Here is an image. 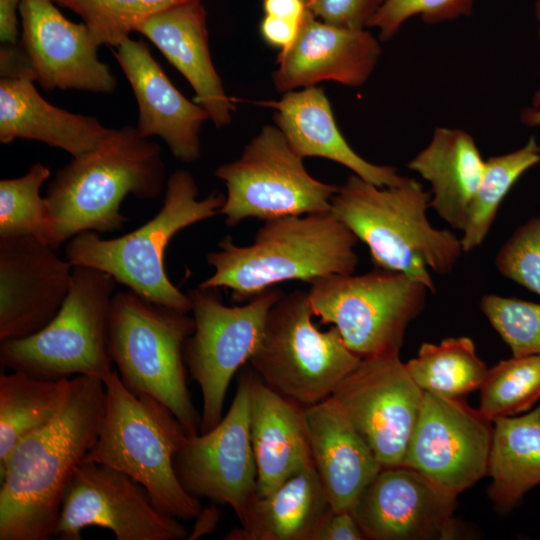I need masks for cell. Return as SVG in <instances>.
<instances>
[{
    "mask_svg": "<svg viewBox=\"0 0 540 540\" xmlns=\"http://www.w3.org/2000/svg\"><path fill=\"white\" fill-rule=\"evenodd\" d=\"M104 409V381L74 376L58 414L15 445L0 466V540L54 535L65 491L96 442Z\"/></svg>",
    "mask_w": 540,
    "mask_h": 540,
    "instance_id": "obj_1",
    "label": "cell"
},
{
    "mask_svg": "<svg viewBox=\"0 0 540 540\" xmlns=\"http://www.w3.org/2000/svg\"><path fill=\"white\" fill-rule=\"evenodd\" d=\"M160 146L126 125L55 174L46 191L49 245L57 250L84 231L120 230L128 219L120 207L128 195L152 200L166 187Z\"/></svg>",
    "mask_w": 540,
    "mask_h": 540,
    "instance_id": "obj_2",
    "label": "cell"
},
{
    "mask_svg": "<svg viewBox=\"0 0 540 540\" xmlns=\"http://www.w3.org/2000/svg\"><path fill=\"white\" fill-rule=\"evenodd\" d=\"M357 237L331 211L265 220L250 245L225 236L208 253L214 273L199 285L226 288L243 304L280 282L354 274Z\"/></svg>",
    "mask_w": 540,
    "mask_h": 540,
    "instance_id": "obj_3",
    "label": "cell"
},
{
    "mask_svg": "<svg viewBox=\"0 0 540 540\" xmlns=\"http://www.w3.org/2000/svg\"><path fill=\"white\" fill-rule=\"evenodd\" d=\"M430 200L431 193L413 178L379 187L351 174L337 186L330 211L366 244L376 268L403 273L434 292L428 268L449 274L464 252L451 230L429 222Z\"/></svg>",
    "mask_w": 540,
    "mask_h": 540,
    "instance_id": "obj_4",
    "label": "cell"
},
{
    "mask_svg": "<svg viewBox=\"0 0 540 540\" xmlns=\"http://www.w3.org/2000/svg\"><path fill=\"white\" fill-rule=\"evenodd\" d=\"M198 192L189 171L175 170L167 179L162 207L152 219L113 239H103L94 231L81 232L67 242L65 258L73 266L108 273L148 301L189 313L190 299L170 281L164 256L179 231L220 214L225 195L213 191L198 199Z\"/></svg>",
    "mask_w": 540,
    "mask_h": 540,
    "instance_id": "obj_5",
    "label": "cell"
},
{
    "mask_svg": "<svg viewBox=\"0 0 540 540\" xmlns=\"http://www.w3.org/2000/svg\"><path fill=\"white\" fill-rule=\"evenodd\" d=\"M105 409L95 444L83 462L101 463L141 483L154 504L179 520L196 519L203 507L176 475L173 456L186 430L156 399L130 390L113 370L104 380Z\"/></svg>",
    "mask_w": 540,
    "mask_h": 540,
    "instance_id": "obj_6",
    "label": "cell"
},
{
    "mask_svg": "<svg viewBox=\"0 0 540 540\" xmlns=\"http://www.w3.org/2000/svg\"><path fill=\"white\" fill-rule=\"evenodd\" d=\"M194 327L188 313L132 291H118L113 297L109 352L120 379L133 392L165 405L190 435L200 433L201 424L187 386L184 361V345Z\"/></svg>",
    "mask_w": 540,
    "mask_h": 540,
    "instance_id": "obj_7",
    "label": "cell"
},
{
    "mask_svg": "<svg viewBox=\"0 0 540 540\" xmlns=\"http://www.w3.org/2000/svg\"><path fill=\"white\" fill-rule=\"evenodd\" d=\"M116 283L99 269L73 266L56 316L29 337L0 341L1 364L47 379L84 375L104 380L113 371L109 323Z\"/></svg>",
    "mask_w": 540,
    "mask_h": 540,
    "instance_id": "obj_8",
    "label": "cell"
},
{
    "mask_svg": "<svg viewBox=\"0 0 540 540\" xmlns=\"http://www.w3.org/2000/svg\"><path fill=\"white\" fill-rule=\"evenodd\" d=\"M313 317L307 292L282 294L249 360L267 386L303 407L329 398L362 359L336 327L320 331Z\"/></svg>",
    "mask_w": 540,
    "mask_h": 540,
    "instance_id": "obj_9",
    "label": "cell"
},
{
    "mask_svg": "<svg viewBox=\"0 0 540 540\" xmlns=\"http://www.w3.org/2000/svg\"><path fill=\"white\" fill-rule=\"evenodd\" d=\"M428 291L403 273L375 267L361 275L321 277L307 293L314 317L336 327L346 346L367 358L400 353Z\"/></svg>",
    "mask_w": 540,
    "mask_h": 540,
    "instance_id": "obj_10",
    "label": "cell"
},
{
    "mask_svg": "<svg viewBox=\"0 0 540 540\" xmlns=\"http://www.w3.org/2000/svg\"><path fill=\"white\" fill-rule=\"evenodd\" d=\"M215 176L227 190L220 214L228 226L247 218L265 221L330 211L337 189L309 174L275 124L263 126L239 158L219 165Z\"/></svg>",
    "mask_w": 540,
    "mask_h": 540,
    "instance_id": "obj_11",
    "label": "cell"
},
{
    "mask_svg": "<svg viewBox=\"0 0 540 540\" xmlns=\"http://www.w3.org/2000/svg\"><path fill=\"white\" fill-rule=\"evenodd\" d=\"M217 287L188 291L194 331L184 345V361L202 396L200 433L216 426L235 373L256 350L271 307L282 296L276 286L236 306H226Z\"/></svg>",
    "mask_w": 540,
    "mask_h": 540,
    "instance_id": "obj_12",
    "label": "cell"
},
{
    "mask_svg": "<svg viewBox=\"0 0 540 540\" xmlns=\"http://www.w3.org/2000/svg\"><path fill=\"white\" fill-rule=\"evenodd\" d=\"M250 405L251 371H246L220 422L204 433L183 432L173 456L178 480L191 496L230 506L239 521L257 486Z\"/></svg>",
    "mask_w": 540,
    "mask_h": 540,
    "instance_id": "obj_13",
    "label": "cell"
},
{
    "mask_svg": "<svg viewBox=\"0 0 540 540\" xmlns=\"http://www.w3.org/2000/svg\"><path fill=\"white\" fill-rule=\"evenodd\" d=\"M88 527L111 530L117 540H182L178 518L163 513L147 489L126 473L96 462H82L62 500L54 535L81 540Z\"/></svg>",
    "mask_w": 540,
    "mask_h": 540,
    "instance_id": "obj_14",
    "label": "cell"
},
{
    "mask_svg": "<svg viewBox=\"0 0 540 540\" xmlns=\"http://www.w3.org/2000/svg\"><path fill=\"white\" fill-rule=\"evenodd\" d=\"M331 397L382 467L402 465L424 392L399 354L362 358Z\"/></svg>",
    "mask_w": 540,
    "mask_h": 540,
    "instance_id": "obj_15",
    "label": "cell"
},
{
    "mask_svg": "<svg viewBox=\"0 0 540 540\" xmlns=\"http://www.w3.org/2000/svg\"><path fill=\"white\" fill-rule=\"evenodd\" d=\"M493 421L463 398L424 392L403 466L458 496L487 475Z\"/></svg>",
    "mask_w": 540,
    "mask_h": 540,
    "instance_id": "obj_16",
    "label": "cell"
},
{
    "mask_svg": "<svg viewBox=\"0 0 540 540\" xmlns=\"http://www.w3.org/2000/svg\"><path fill=\"white\" fill-rule=\"evenodd\" d=\"M457 496L403 465L382 467L351 508L365 539L449 540L459 535Z\"/></svg>",
    "mask_w": 540,
    "mask_h": 540,
    "instance_id": "obj_17",
    "label": "cell"
},
{
    "mask_svg": "<svg viewBox=\"0 0 540 540\" xmlns=\"http://www.w3.org/2000/svg\"><path fill=\"white\" fill-rule=\"evenodd\" d=\"M20 42L45 90L110 94L117 79L98 59L100 44L85 23L67 19L53 0H21Z\"/></svg>",
    "mask_w": 540,
    "mask_h": 540,
    "instance_id": "obj_18",
    "label": "cell"
},
{
    "mask_svg": "<svg viewBox=\"0 0 540 540\" xmlns=\"http://www.w3.org/2000/svg\"><path fill=\"white\" fill-rule=\"evenodd\" d=\"M73 265L32 235L0 237V341L29 337L62 307Z\"/></svg>",
    "mask_w": 540,
    "mask_h": 540,
    "instance_id": "obj_19",
    "label": "cell"
},
{
    "mask_svg": "<svg viewBox=\"0 0 540 540\" xmlns=\"http://www.w3.org/2000/svg\"><path fill=\"white\" fill-rule=\"evenodd\" d=\"M380 54L379 42L367 28L335 26L307 9L296 39L277 56L273 84L282 94L323 81L358 87L367 82Z\"/></svg>",
    "mask_w": 540,
    "mask_h": 540,
    "instance_id": "obj_20",
    "label": "cell"
},
{
    "mask_svg": "<svg viewBox=\"0 0 540 540\" xmlns=\"http://www.w3.org/2000/svg\"><path fill=\"white\" fill-rule=\"evenodd\" d=\"M113 52L138 105L135 126L145 138L160 137L171 154L185 163L201 155L200 132L207 111L188 100L169 80L143 39L124 40Z\"/></svg>",
    "mask_w": 540,
    "mask_h": 540,
    "instance_id": "obj_21",
    "label": "cell"
},
{
    "mask_svg": "<svg viewBox=\"0 0 540 540\" xmlns=\"http://www.w3.org/2000/svg\"><path fill=\"white\" fill-rule=\"evenodd\" d=\"M136 32L148 38L185 77L194 90V102L207 111L215 127L231 123L235 105L211 58L203 0L169 8L148 19Z\"/></svg>",
    "mask_w": 540,
    "mask_h": 540,
    "instance_id": "obj_22",
    "label": "cell"
},
{
    "mask_svg": "<svg viewBox=\"0 0 540 540\" xmlns=\"http://www.w3.org/2000/svg\"><path fill=\"white\" fill-rule=\"evenodd\" d=\"M313 465L333 510H351L382 469L374 453L330 396L304 407Z\"/></svg>",
    "mask_w": 540,
    "mask_h": 540,
    "instance_id": "obj_23",
    "label": "cell"
},
{
    "mask_svg": "<svg viewBox=\"0 0 540 540\" xmlns=\"http://www.w3.org/2000/svg\"><path fill=\"white\" fill-rule=\"evenodd\" d=\"M250 435L259 496L271 493L313 465L304 407L272 390L254 371H251Z\"/></svg>",
    "mask_w": 540,
    "mask_h": 540,
    "instance_id": "obj_24",
    "label": "cell"
},
{
    "mask_svg": "<svg viewBox=\"0 0 540 540\" xmlns=\"http://www.w3.org/2000/svg\"><path fill=\"white\" fill-rule=\"evenodd\" d=\"M265 104L275 110V125L303 159L319 157L334 161L379 187H392L403 181L404 177L394 167L373 164L353 150L339 130L322 88L289 91L278 101Z\"/></svg>",
    "mask_w": 540,
    "mask_h": 540,
    "instance_id": "obj_25",
    "label": "cell"
},
{
    "mask_svg": "<svg viewBox=\"0 0 540 540\" xmlns=\"http://www.w3.org/2000/svg\"><path fill=\"white\" fill-rule=\"evenodd\" d=\"M94 116L72 113L46 101L29 79L0 80V142H43L73 158L92 150L109 132Z\"/></svg>",
    "mask_w": 540,
    "mask_h": 540,
    "instance_id": "obj_26",
    "label": "cell"
},
{
    "mask_svg": "<svg viewBox=\"0 0 540 540\" xmlns=\"http://www.w3.org/2000/svg\"><path fill=\"white\" fill-rule=\"evenodd\" d=\"M408 168L431 185L430 207L451 228L462 231L485 169L473 137L461 129L437 128Z\"/></svg>",
    "mask_w": 540,
    "mask_h": 540,
    "instance_id": "obj_27",
    "label": "cell"
},
{
    "mask_svg": "<svg viewBox=\"0 0 540 540\" xmlns=\"http://www.w3.org/2000/svg\"><path fill=\"white\" fill-rule=\"evenodd\" d=\"M314 465L298 472L271 493L255 495L241 518L240 527L225 540H310L331 509Z\"/></svg>",
    "mask_w": 540,
    "mask_h": 540,
    "instance_id": "obj_28",
    "label": "cell"
},
{
    "mask_svg": "<svg viewBox=\"0 0 540 540\" xmlns=\"http://www.w3.org/2000/svg\"><path fill=\"white\" fill-rule=\"evenodd\" d=\"M487 476L488 496L503 514L540 484V404L524 415L493 420Z\"/></svg>",
    "mask_w": 540,
    "mask_h": 540,
    "instance_id": "obj_29",
    "label": "cell"
},
{
    "mask_svg": "<svg viewBox=\"0 0 540 540\" xmlns=\"http://www.w3.org/2000/svg\"><path fill=\"white\" fill-rule=\"evenodd\" d=\"M69 386L70 378L47 379L23 371L0 376V466L22 438L58 414Z\"/></svg>",
    "mask_w": 540,
    "mask_h": 540,
    "instance_id": "obj_30",
    "label": "cell"
},
{
    "mask_svg": "<svg viewBox=\"0 0 540 540\" xmlns=\"http://www.w3.org/2000/svg\"><path fill=\"white\" fill-rule=\"evenodd\" d=\"M406 367L423 392L448 398H463L479 389L488 371L473 340L466 336L422 343Z\"/></svg>",
    "mask_w": 540,
    "mask_h": 540,
    "instance_id": "obj_31",
    "label": "cell"
},
{
    "mask_svg": "<svg viewBox=\"0 0 540 540\" xmlns=\"http://www.w3.org/2000/svg\"><path fill=\"white\" fill-rule=\"evenodd\" d=\"M539 162L540 146L533 136L523 147L485 161L484 173L469 206L460 238L464 253L483 243L507 193L528 169Z\"/></svg>",
    "mask_w": 540,
    "mask_h": 540,
    "instance_id": "obj_32",
    "label": "cell"
},
{
    "mask_svg": "<svg viewBox=\"0 0 540 540\" xmlns=\"http://www.w3.org/2000/svg\"><path fill=\"white\" fill-rule=\"evenodd\" d=\"M479 410L490 420L529 411L540 400V355L512 356L488 369Z\"/></svg>",
    "mask_w": 540,
    "mask_h": 540,
    "instance_id": "obj_33",
    "label": "cell"
},
{
    "mask_svg": "<svg viewBox=\"0 0 540 540\" xmlns=\"http://www.w3.org/2000/svg\"><path fill=\"white\" fill-rule=\"evenodd\" d=\"M50 175L36 162L21 177L0 181V237L32 235L49 244L48 206L40 189Z\"/></svg>",
    "mask_w": 540,
    "mask_h": 540,
    "instance_id": "obj_34",
    "label": "cell"
},
{
    "mask_svg": "<svg viewBox=\"0 0 540 540\" xmlns=\"http://www.w3.org/2000/svg\"><path fill=\"white\" fill-rule=\"evenodd\" d=\"M77 14L96 40L117 48L153 16L194 0H53Z\"/></svg>",
    "mask_w": 540,
    "mask_h": 540,
    "instance_id": "obj_35",
    "label": "cell"
},
{
    "mask_svg": "<svg viewBox=\"0 0 540 540\" xmlns=\"http://www.w3.org/2000/svg\"><path fill=\"white\" fill-rule=\"evenodd\" d=\"M479 307L512 356L540 355V303L486 294Z\"/></svg>",
    "mask_w": 540,
    "mask_h": 540,
    "instance_id": "obj_36",
    "label": "cell"
},
{
    "mask_svg": "<svg viewBox=\"0 0 540 540\" xmlns=\"http://www.w3.org/2000/svg\"><path fill=\"white\" fill-rule=\"evenodd\" d=\"M505 278L540 296V215L518 227L495 257Z\"/></svg>",
    "mask_w": 540,
    "mask_h": 540,
    "instance_id": "obj_37",
    "label": "cell"
},
{
    "mask_svg": "<svg viewBox=\"0 0 540 540\" xmlns=\"http://www.w3.org/2000/svg\"><path fill=\"white\" fill-rule=\"evenodd\" d=\"M474 0H387L371 19L368 28L379 30L383 41L391 39L404 22L415 15L430 24L472 13Z\"/></svg>",
    "mask_w": 540,
    "mask_h": 540,
    "instance_id": "obj_38",
    "label": "cell"
},
{
    "mask_svg": "<svg viewBox=\"0 0 540 540\" xmlns=\"http://www.w3.org/2000/svg\"><path fill=\"white\" fill-rule=\"evenodd\" d=\"M307 9L329 24L364 29L387 0H305Z\"/></svg>",
    "mask_w": 540,
    "mask_h": 540,
    "instance_id": "obj_39",
    "label": "cell"
},
{
    "mask_svg": "<svg viewBox=\"0 0 540 540\" xmlns=\"http://www.w3.org/2000/svg\"><path fill=\"white\" fill-rule=\"evenodd\" d=\"M365 536L350 510L332 508L313 531L310 540H364Z\"/></svg>",
    "mask_w": 540,
    "mask_h": 540,
    "instance_id": "obj_40",
    "label": "cell"
},
{
    "mask_svg": "<svg viewBox=\"0 0 540 540\" xmlns=\"http://www.w3.org/2000/svg\"><path fill=\"white\" fill-rule=\"evenodd\" d=\"M1 79H29L36 82L31 60L20 40L16 43H1Z\"/></svg>",
    "mask_w": 540,
    "mask_h": 540,
    "instance_id": "obj_41",
    "label": "cell"
},
{
    "mask_svg": "<svg viewBox=\"0 0 540 540\" xmlns=\"http://www.w3.org/2000/svg\"><path fill=\"white\" fill-rule=\"evenodd\" d=\"M301 23L264 15L259 26L260 34L268 45L281 51L294 42Z\"/></svg>",
    "mask_w": 540,
    "mask_h": 540,
    "instance_id": "obj_42",
    "label": "cell"
},
{
    "mask_svg": "<svg viewBox=\"0 0 540 540\" xmlns=\"http://www.w3.org/2000/svg\"><path fill=\"white\" fill-rule=\"evenodd\" d=\"M20 3L21 0H0L1 43H16L20 39Z\"/></svg>",
    "mask_w": 540,
    "mask_h": 540,
    "instance_id": "obj_43",
    "label": "cell"
},
{
    "mask_svg": "<svg viewBox=\"0 0 540 540\" xmlns=\"http://www.w3.org/2000/svg\"><path fill=\"white\" fill-rule=\"evenodd\" d=\"M265 15L301 23L307 11L305 0H262Z\"/></svg>",
    "mask_w": 540,
    "mask_h": 540,
    "instance_id": "obj_44",
    "label": "cell"
},
{
    "mask_svg": "<svg viewBox=\"0 0 540 540\" xmlns=\"http://www.w3.org/2000/svg\"><path fill=\"white\" fill-rule=\"evenodd\" d=\"M220 511L215 505L202 509L201 513L196 518L197 522L193 531L188 534L187 539H198L204 534L212 532L219 522Z\"/></svg>",
    "mask_w": 540,
    "mask_h": 540,
    "instance_id": "obj_45",
    "label": "cell"
},
{
    "mask_svg": "<svg viewBox=\"0 0 540 540\" xmlns=\"http://www.w3.org/2000/svg\"><path fill=\"white\" fill-rule=\"evenodd\" d=\"M521 121L528 126L540 125V90L534 95L533 106L522 111Z\"/></svg>",
    "mask_w": 540,
    "mask_h": 540,
    "instance_id": "obj_46",
    "label": "cell"
},
{
    "mask_svg": "<svg viewBox=\"0 0 540 540\" xmlns=\"http://www.w3.org/2000/svg\"><path fill=\"white\" fill-rule=\"evenodd\" d=\"M536 18L540 24V0L536 3ZM539 35H540V29H539Z\"/></svg>",
    "mask_w": 540,
    "mask_h": 540,
    "instance_id": "obj_47",
    "label": "cell"
}]
</instances>
